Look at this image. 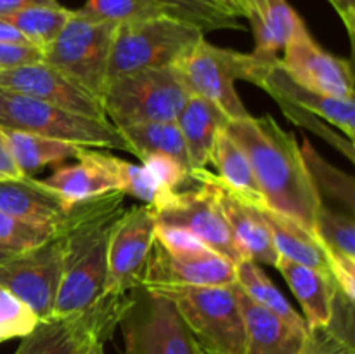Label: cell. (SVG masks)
Segmentation results:
<instances>
[{"mask_svg":"<svg viewBox=\"0 0 355 354\" xmlns=\"http://www.w3.org/2000/svg\"><path fill=\"white\" fill-rule=\"evenodd\" d=\"M302 354H355L354 301L340 292L331 321L326 326L309 328Z\"/></svg>","mask_w":355,"mask_h":354,"instance_id":"cell-30","label":"cell"},{"mask_svg":"<svg viewBox=\"0 0 355 354\" xmlns=\"http://www.w3.org/2000/svg\"><path fill=\"white\" fill-rule=\"evenodd\" d=\"M215 2L238 19L245 17V0H215Z\"/></svg>","mask_w":355,"mask_h":354,"instance_id":"cell-45","label":"cell"},{"mask_svg":"<svg viewBox=\"0 0 355 354\" xmlns=\"http://www.w3.org/2000/svg\"><path fill=\"white\" fill-rule=\"evenodd\" d=\"M225 132L248 156L266 207L314 231L324 201L293 132L284 130L270 115L229 120Z\"/></svg>","mask_w":355,"mask_h":354,"instance_id":"cell-1","label":"cell"},{"mask_svg":"<svg viewBox=\"0 0 355 354\" xmlns=\"http://www.w3.org/2000/svg\"><path fill=\"white\" fill-rule=\"evenodd\" d=\"M203 37L198 28L170 16L120 24L111 44L107 80L141 69L177 66Z\"/></svg>","mask_w":355,"mask_h":354,"instance_id":"cell-4","label":"cell"},{"mask_svg":"<svg viewBox=\"0 0 355 354\" xmlns=\"http://www.w3.org/2000/svg\"><path fill=\"white\" fill-rule=\"evenodd\" d=\"M118 326L123 354H198L196 340L175 302L144 285L128 294Z\"/></svg>","mask_w":355,"mask_h":354,"instance_id":"cell-7","label":"cell"},{"mask_svg":"<svg viewBox=\"0 0 355 354\" xmlns=\"http://www.w3.org/2000/svg\"><path fill=\"white\" fill-rule=\"evenodd\" d=\"M314 235L326 252L355 264V222L352 214H342L324 203L315 215Z\"/></svg>","mask_w":355,"mask_h":354,"instance_id":"cell-33","label":"cell"},{"mask_svg":"<svg viewBox=\"0 0 355 354\" xmlns=\"http://www.w3.org/2000/svg\"><path fill=\"white\" fill-rule=\"evenodd\" d=\"M166 16L198 28L201 33L217 30H241L238 17L215 0H156Z\"/></svg>","mask_w":355,"mask_h":354,"instance_id":"cell-32","label":"cell"},{"mask_svg":"<svg viewBox=\"0 0 355 354\" xmlns=\"http://www.w3.org/2000/svg\"><path fill=\"white\" fill-rule=\"evenodd\" d=\"M191 96L175 66L127 73L107 80L101 96L106 118L116 128L149 121H175Z\"/></svg>","mask_w":355,"mask_h":354,"instance_id":"cell-3","label":"cell"},{"mask_svg":"<svg viewBox=\"0 0 355 354\" xmlns=\"http://www.w3.org/2000/svg\"><path fill=\"white\" fill-rule=\"evenodd\" d=\"M69 16L71 9L55 3V6L26 7L0 19H6L7 23L12 24L31 45L44 51L58 37Z\"/></svg>","mask_w":355,"mask_h":354,"instance_id":"cell-31","label":"cell"},{"mask_svg":"<svg viewBox=\"0 0 355 354\" xmlns=\"http://www.w3.org/2000/svg\"><path fill=\"white\" fill-rule=\"evenodd\" d=\"M0 89L24 94L83 117L107 120L101 99L44 61L0 69Z\"/></svg>","mask_w":355,"mask_h":354,"instance_id":"cell-16","label":"cell"},{"mask_svg":"<svg viewBox=\"0 0 355 354\" xmlns=\"http://www.w3.org/2000/svg\"><path fill=\"white\" fill-rule=\"evenodd\" d=\"M0 42H7V44H23V45H31L16 28L10 23H7L6 19H0Z\"/></svg>","mask_w":355,"mask_h":354,"instance_id":"cell-44","label":"cell"},{"mask_svg":"<svg viewBox=\"0 0 355 354\" xmlns=\"http://www.w3.org/2000/svg\"><path fill=\"white\" fill-rule=\"evenodd\" d=\"M38 323L35 312L16 295L0 287V344L21 339Z\"/></svg>","mask_w":355,"mask_h":354,"instance_id":"cell-37","label":"cell"},{"mask_svg":"<svg viewBox=\"0 0 355 354\" xmlns=\"http://www.w3.org/2000/svg\"><path fill=\"white\" fill-rule=\"evenodd\" d=\"M304 153L305 163L309 167L312 180L318 187L319 194L328 193L331 198H336L349 208V214L354 215V179L347 174L340 172L335 167L328 165L321 155L311 146V142L304 141L300 146Z\"/></svg>","mask_w":355,"mask_h":354,"instance_id":"cell-36","label":"cell"},{"mask_svg":"<svg viewBox=\"0 0 355 354\" xmlns=\"http://www.w3.org/2000/svg\"><path fill=\"white\" fill-rule=\"evenodd\" d=\"M17 177H23V172L16 165V160L7 144L6 134L3 130H0V180L17 179Z\"/></svg>","mask_w":355,"mask_h":354,"instance_id":"cell-41","label":"cell"},{"mask_svg":"<svg viewBox=\"0 0 355 354\" xmlns=\"http://www.w3.org/2000/svg\"><path fill=\"white\" fill-rule=\"evenodd\" d=\"M104 344H106L104 340L92 337V339L87 340L85 346L80 351V354H106L104 353Z\"/></svg>","mask_w":355,"mask_h":354,"instance_id":"cell-46","label":"cell"},{"mask_svg":"<svg viewBox=\"0 0 355 354\" xmlns=\"http://www.w3.org/2000/svg\"><path fill=\"white\" fill-rule=\"evenodd\" d=\"M250 62L252 54L217 47L203 37L175 68L191 94L214 103L229 120H241L250 113L236 90V82H246Z\"/></svg>","mask_w":355,"mask_h":354,"instance_id":"cell-9","label":"cell"},{"mask_svg":"<svg viewBox=\"0 0 355 354\" xmlns=\"http://www.w3.org/2000/svg\"><path fill=\"white\" fill-rule=\"evenodd\" d=\"M236 283L241 287V290L252 301H255L262 307L269 309L270 312L283 318L284 321L291 323V325L298 326V328H309L304 316H300L295 311V307L281 294L279 288L263 273L260 264L246 259L236 264Z\"/></svg>","mask_w":355,"mask_h":354,"instance_id":"cell-29","label":"cell"},{"mask_svg":"<svg viewBox=\"0 0 355 354\" xmlns=\"http://www.w3.org/2000/svg\"><path fill=\"white\" fill-rule=\"evenodd\" d=\"M37 61H42V49L35 47V45L0 42V69L16 68V66Z\"/></svg>","mask_w":355,"mask_h":354,"instance_id":"cell-40","label":"cell"},{"mask_svg":"<svg viewBox=\"0 0 355 354\" xmlns=\"http://www.w3.org/2000/svg\"><path fill=\"white\" fill-rule=\"evenodd\" d=\"M198 354H207V353H205V351H201L200 347H198Z\"/></svg>","mask_w":355,"mask_h":354,"instance_id":"cell-48","label":"cell"},{"mask_svg":"<svg viewBox=\"0 0 355 354\" xmlns=\"http://www.w3.org/2000/svg\"><path fill=\"white\" fill-rule=\"evenodd\" d=\"M19 250L16 248H10V246H6V245H0V262L6 259H9V257H12L14 253H17Z\"/></svg>","mask_w":355,"mask_h":354,"instance_id":"cell-47","label":"cell"},{"mask_svg":"<svg viewBox=\"0 0 355 354\" xmlns=\"http://www.w3.org/2000/svg\"><path fill=\"white\" fill-rule=\"evenodd\" d=\"M149 288V287H148ZM172 298L196 346L207 354H243L245 318L236 281L222 287L153 288Z\"/></svg>","mask_w":355,"mask_h":354,"instance_id":"cell-6","label":"cell"},{"mask_svg":"<svg viewBox=\"0 0 355 354\" xmlns=\"http://www.w3.org/2000/svg\"><path fill=\"white\" fill-rule=\"evenodd\" d=\"M127 297H104L82 314L42 319L21 337L14 354H80L92 337L106 342L118 326Z\"/></svg>","mask_w":355,"mask_h":354,"instance_id":"cell-13","label":"cell"},{"mask_svg":"<svg viewBox=\"0 0 355 354\" xmlns=\"http://www.w3.org/2000/svg\"><path fill=\"white\" fill-rule=\"evenodd\" d=\"M246 82L266 90L276 104H291L315 115L354 142L355 101L324 96L302 85L284 69L277 56H257L252 52Z\"/></svg>","mask_w":355,"mask_h":354,"instance_id":"cell-14","label":"cell"},{"mask_svg":"<svg viewBox=\"0 0 355 354\" xmlns=\"http://www.w3.org/2000/svg\"><path fill=\"white\" fill-rule=\"evenodd\" d=\"M80 12L120 26L149 17L166 16L156 0H85Z\"/></svg>","mask_w":355,"mask_h":354,"instance_id":"cell-35","label":"cell"},{"mask_svg":"<svg viewBox=\"0 0 355 354\" xmlns=\"http://www.w3.org/2000/svg\"><path fill=\"white\" fill-rule=\"evenodd\" d=\"M141 162L142 167L149 172V176L156 180V184L165 193L166 191H177L179 186H182L189 179V167L168 155L153 153Z\"/></svg>","mask_w":355,"mask_h":354,"instance_id":"cell-39","label":"cell"},{"mask_svg":"<svg viewBox=\"0 0 355 354\" xmlns=\"http://www.w3.org/2000/svg\"><path fill=\"white\" fill-rule=\"evenodd\" d=\"M116 26L71 10L58 37L42 51V61L101 99L107 82V62Z\"/></svg>","mask_w":355,"mask_h":354,"instance_id":"cell-8","label":"cell"},{"mask_svg":"<svg viewBox=\"0 0 355 354\" xmlns=\"http://www.w3.org/2000/svg\"><path fill=\"white\" fill-rule=\"evenodd\" d=\"M155 236L156 219L149 205L121 212L111 228L107 243V276L103 297H127L142 283Z\"/></svg>","mask_w":355,"mask_h":354,"instance_id":"cell-12","label":"cell"},{"mask_svg":"<svg viewBox=\"0 0 355 354\" xmlns=\"http://www.w3.org/2000/svg\"><path fill=\"white\" fill-rule=\"evenodd\" d=\"M340 16L342 23L345 24L347 33H349L350 42L354 44L355 37V0H328Z\"/></svg>","mask_w":355,"mask_h":354,"instance_id":"cell-42","label":"cell"},{"mask_svg":"<svg viewBox=\"0 0 355 354\" xmlns=\"http://www.w3.org/2000/svg\"><path fill=\"white\" fill-rule=\"evenodd\" d=\"M236 281V264L214 250L172 255L155 239L142 283L149 288L222 287Z\"/></svg>","mask_w":355,"mask_h":354,"instance_id":"cell-18","label":"cell"},{"mask_svg":"<svg viewBox=\"0 0 355 354\" xmlns=\"http://www.w3.org/2000/svg\"><path fill=\"white\" fill-rule=\"evenodd\" d=\"M62 226L45 242L0 262V287L28 305L38 321L52 318L62 274Z\"/></svg>","mask_w":355,"mask_h":354,"instance_id":"cell-10","label":"cell"},{"mask_svg":"<svg viewBox=\"0 0 355 354\" xmlns=\"http://www.w3.org/2000/svg\"><path fill=\"white\" fill-rule=\"evenodd\" d=\"M58 0H0V17H7L21 9L35 6H55Z\"/></svg>","mask_w":355,"mask_h":354,"instance_id":"cell-43","label":"cell"},{"mask_svg":"<svg viewBox=\"0 0 355 354\" xmlns=\"http://www.w3.org/2000/svg\"><path fill=\"white\" fill-rule=\"evenodd\" d=\"M191 180L198 184L194 189L168 191L151 205L156 224L186 229L208 248L224 255L231 262L238 264L245 260L210 184L198 179Z\"/></svg>","mask_w":355,"mask_h":354,"instance_id":"cell-11","label":"cell"},{"mask_svg":"<svg viewBox=\"0 0 355 354\" xmlns=\"http://www.w3.org/2000/svg\"><path fill=\"white\" fill-rule=\"evenodd\" d=\"M139 160L153 153H162L187 165V153L175 121H149L118 128ZM189 167V165H187Z\"/></svg>","mask_w":355,"mask_h":354,"instance_id":"cell-28","label":"cell"},{"mask_svg":"<svg viewBox=\"0 0 355 354\" xmlns=\"http://www.w3.org/2000/svg\"><path fill=\"white\" fill-rule=\"evenodd\" d=\"M210 163H214L217 169V177L229 189L241 194L243 198L259 207H266L248 156L239 148L238 142L225 132V127L217 135Z\"/></svg>","mask_w":355,"mask_h":354,"instance_id":"cell-27","label":"cell"},{"mask_svg":"<svg viewBox=\"0 0 355 354\" xmlns=\"http://www.w3.org/2000/svg\"><path fill=\"white\" fill-rule=\"evenodd\" d=\"M245 17L255 37L257 56H277L290 40L298 14L288 0H245Z\"/></svg>","mask_w":355,"mask_h":354,"instance_id":"cell-25","label":"cell"},{"mask_svg":"<svg viewBox=\"0 0 355 354\" xmlns=\"http://www.w3.org/2000/svg\"><path fill=\"white\" fill-rule=\"evenodd\" d=\"M262 214L269 226L279 259L329 273L328 252L314 231L267 207H262Z\"/></svg>","mask_w":355,"mask_h":354,"instance_id":"cell-24","label":"cell"},{"mask_svg":"<svg viewBox=\"0 0 355 354\" xmlns=\"http://www.w3.org/2000/svg\"><path fill=\"white\" fill-rule=\"evenodd\" d=\"M0 130L28 132L87 148L130 153V146L111 121L83 117L6 89H0Z\"/></svg>","mask_w":355,"mask_h":354,"instance_id":"cell-5","label":"cell"},{"mask_svg":"<svg viewBox=\"0 0 355 354\" xmlns=\"http://www.w3.org/2000/svg\"><path fill=\"white\" fill-rule=\"evenodd\" d=\"M58 229L44 228V226L28 224L12 215L0 210V245L10 246L16 250L30 248L51 238Z\"/></svg>","mask_w":355,"mask_h":354,"instance_id":"cell-38","label":"cell"},{"mask_svg":"<svg viewBox=\"0 0 355 354\" xmlns=\"http://www.w3.org/2000/svg\"><path fill=\"white\" fill-rule=\"evenodd\" d=\"M243 318L245 351L243 354H302L309 328H298L248 297L236 283Z\"/></svg>","mask_w":355,"mask_h":354,"instance_id":"cell-20","label":"cell"},{"mask_svg":"<svg viewBox=\"0 0 355 354\" xmlns=\"http://www.w3.org/2000/svg\"><path fill=\"white\" fill-rule=\"evenodd\" d=\"M189 179L205 180L214 189L215 200L224 214L225 222L231 229L238 248L241 250L243 257L252 262L263 264V266L276 267L279 260L276 245H274L272 235L269 231L266 219H263L262 207L252 203L241 194L229 189L224 183L211 174L208 169L191 170Z\"/></svg>","mask_w":355,"mask_h":354,"instance_id":"cell-17","label":"cell"},{"mask_svg":"<svg viewBox=\"0 0 355 354\" xmlns=\"http://www.w3.org/2000/svg\"><path fill=\"white\" fill-rule=\"evenodd\" d=\"M121 191L78 201L62 226V274L52 318L82 314L99 304L107 276L111 228L125 210Z\"/></svg>","mask_w":355,"mask_h":354,"instance_id":"cell-2","label":"cell"},{"mask_svg":"<svg viewBox=\"0 0 355 354\" xmlns=\"http://www.w3.org/2000/svg\"><path fill=\"white\" fill-rule=\"evenodd\" d=\"M75 205L31 176L0 180V210L28 224L59 229Z\"/></svg>","mask_w":355,"mask_h":354,"instance_id":"cell-19","label":"cell"},{"mask_svg":"<svg viewBox=\"0 0 355 354\" xmlns=\"http://www.w3.org/2000/svg\"><path fill=\"white\" fill-rule=\"evenodd\" d=\"M96 156L113 174L118 183V189L123 194H130L149 207L165 194V191H162V187L156 184V180L149 176V172L142 165H134L127 160H121L107 151H99V149H96Z\"/></svg>","mask_w":355,"mask_h":354,"instance_id":"cell-34","label":"cell"},{"mask_svg":"<svg viewBox=\"0 0 355 354\" xmlns=\"http://www.w3.org/2000/svg\"><path fill=\"white\" fill-rule=\"evenodd\" d=\"M3 134L23 176H31L44 167L55 165L66 160H78V156L87 149V146L59 141V139L45 137V135L28 134V132L3 130Z\"/></svg>","mask_w":355,"mask_h":354,"instance_id":"cell-26","label":"cell"},{"mask_svg":"<svg viewBox=\"0 0 355 354\" xmlns=\"http://www.w3.org/2000/svg\"><path fill=\"white\" fill-rule=\"evenodd\" d=\"M276 269L300 302L309 328L328 325L333 318L335 301L340 294L331 274L286 259L277 260Z\"/></svg>","mask_w":355,"mask_h":354,"instance_id":"cell-22","label":"cell"},{"mask_svg":"<svg viewBox=\"0 0 355 354\" xmlns=\"http://www.w3.org/2000/svg\"><path fill=\"white\" fill-rule=\"evenodd\" d=\"M284 69L302 85L324 96L354 101V73L350 59L324 51L298 17L290 40L284 45Z\"/></svg>","mask_w":355,"mask_h":354,"instance_id":"cell-15","label":"cell"},{"mask_svg":"<svg viewBox=\"0 0 355 354\" xmlns=\"http://www.w3.org/2000/svg\"><path fill=\"white\" fill-rule=\"evenodd\" d=\"M229 118L205 97L191 94L177 115L175 124L182 135L191 170H203L210 165L215 141Z\"/></svg>","mask_w":355,"mask_h":354,"instance_id":"cell-21","label":"cell"},{"mask_svg":"<svg viewBox=\"0 0 355 354\" xmlns=\"http://www.w3.org/2000/svg\"><path fill=\"white\" fill-rule=\"evenodd\" d=\"M78 162L75 165L61 167L42 179V183L71 203L90 200L111 191H120L113 174L97 160L96 148H87L78 156Z\"/></svg>","mask_w":355,"mask_h":354,"instance_id":"cell-23","label":"cell"}]
</instances>
